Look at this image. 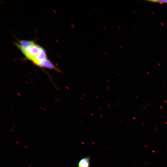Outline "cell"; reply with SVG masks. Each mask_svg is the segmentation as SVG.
<instances>
[{
	"mask_svg": "<svg viewBox=\"0 0 167 167\" xmlns=\"http://www.w3.org/2000/svg\"><path fill=\"white\" fill-rule=\"evenodd\" d=\"M42 48L39 45L36 43L31 46L20 51L27 59L32 62L37 57Z\"/></svg>",
	"mask_w": 167,
	"mask_h": 167,
	"instance_id": "cell-1",
	"label": "cell"
},
{
	"mask_svg": "<svg viewBox=\"0 0 167 167\" xmlns=\"http://www.w3.org/2000/svg\"><path fill=\"white\" fill-rule=\"evenodd\" d=\"M47 54L45 50L42 48L37 57L32 61L35 65L40 67L41 64L44 61L48 59Z\"/></svg>",
	"mask_w": 167,
	"mask_h": 167,
	"instance_id": "cell-2",
	"label": "cell"
},
{
	"mask_svg": "<svg viewBox=\"0 0 167 167\" xmlns=\"http://www.w3.org/2000/svg\"><path fill=\"white\" fill-rule=\"evenodd\" d=\"M35 44L33 41L25 40H20L18 42L15 43V45L20 50L31 46Z\"/></svg>",
	"mask_w": 167,
	"mask_h": 167,
	"instance_id": "cell-3",
	"label": "cell"
},
{
	"mask_svg": "<svg viewBox=\"0 0 167 167\" xmlns=\"http://www.w3.org/2000/svg\"><path fill=\"white\" fill-rule=\"evenodd\" d=\"M91 157L86 156L82 158L77 164V167H90Z\"/></svg>",
	"mask_w": 167,
	"mask_h": 167,
	"instance_id": "cell-4",
	"label": "cell"
},
{
	"mask_svg": "<svg viewBox=\"0 0 167 167\" xmlns=\"http://www.w3.org/2000/svg\"><path fill=\"white\" fill-rule=\"evenodd\" d=\"M146 1L151 2L152 3H159L160 4L166 3L167 4V0H145Z\"/></svg>",
	"mask_w": 167,
	"mask_h": 167,
	"instance_id": "cell-5",
	"label": "cell"
}]
</instances>
